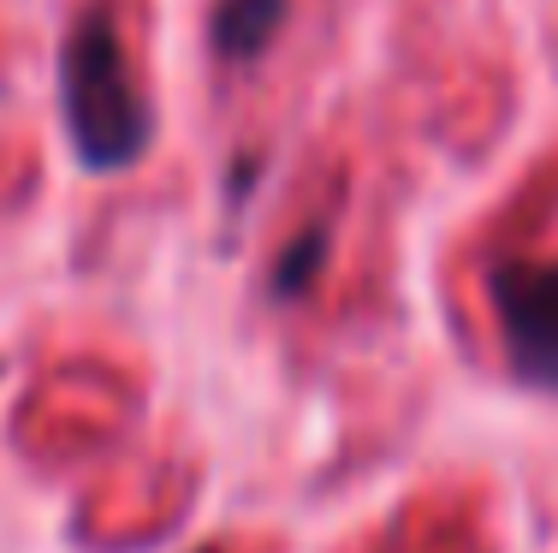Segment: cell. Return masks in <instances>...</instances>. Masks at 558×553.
<instances>
[{
  "mask_svg": "<svg viewBox=\"0 0 558 553\" xmlns=\"http://www.w3.org/2000/svg\"><path fill=\"white\" fill-rule=\"evenodd\" d=\"M60 101H65L72 149L89 173H125L131 161H143L155 120L143 89L131 84V65L108 7L77 12L72 36L60 48Z\"/></svg>",
  "mask_w": 558,
  "mask_h": 553,
  "instance_id": "6da1fadb",
  "label": "cell"
},
{
  "mask_svg": "<svg viewBox=\"0 0 558 553\" xmlns=\"http://www.w3.org/2000/svg\"><path fill=\"white\" fill-rule=\"evenodd\" d=\"M322 256H327V227H310L303 232L298 244L286 250V256H279V268H274V292H303V286H310V274L322 268Z\"/></svg>",
  "mask_w": 558,
  "mask_h": 553,
  "instance_id": "277c9868",
  "label": "cell"
},
{
  "mask_svg": "<svg viewBox=\"0 0 558 553\" xmlns=\"http://www.w3.org/2000/svg\"><path fill=\"white\" fill-rule=\"evenodd\" d=\"M286 24V0H220L215 7V48L226 60H256Z\"/></svg>",
  "mask_w": 558,
  "mask_h": 553,
  "instance_id": "3957f363",
  "label": "cell"
},
{
  "mask_svg": "<svg viewBox=\"0 0 558 553\" xmlns=\"http://www.w3.org/2000/svg\"><path fill=\"white\" fill-rule=\"evenodd\" d=\"M487 292H494V315H499L511 369L529 387L558 393V256L553 262H499Z\"/></svg>",
  "mask_w": 558,
  "mask_h": 553,
  "instance_id": "7a4b0ae2",
  "label": "cell"
}]
</instances>
